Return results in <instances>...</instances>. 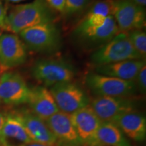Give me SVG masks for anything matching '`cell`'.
Instances as JSON below:
<instances>
[{"mask_svg":"<svg viewBox=\"0 0 146 146\" xmlns=\"http://www.w3.org/2000/svg\"><path fill=\"white\" fill-rule=\"evenodd\" d=\"M54 11L45 0H34L32 2L14 5L7 14L5 31L18 34L27 28L54 23Z\"/></svg>","mask_w":146,"mask_h":146,"instance_id":"obj_1","label":"cell"},{"mask_svg":"<svg viewBox=\"0 0 146 146\" xmlns=\"http://www.w3.org/2000/svg\"><path fill=\"white\" fill-rule=\"evenodd\" d=\"M18 34L25 46L34 52L52 54L61 47V35L54 23L27 28Z\"/></svg>","mask_w":146,"mask_h":146,"instance_id":"obj_2","label":"cell"},{"mask_svg":"<svg viewBox=\"0 0 146 146\" xmlns=\"http://www.w3.org/2000/svg\"><path fill=\"white\" fill-rule=\"evenodd\" d=\"M131 60L143 59L133 48L125 32H120L112 40L97 49L91 56V61L95 66Z\"/></svg>","mask_w":146,"mask_h":146,"instance_id":"obj_3","label":"cell"},{"mask_svg":"<svg viewBox=\"0 0 146 146\" xmlns=\"http://www.w3.org/2000/svg\"><path fill=\"white\" fill-rule=\"evenodd\" d=\"M35 80L45 87H52L60 83L72 81L75 76L74 68L62 59L46 58L36 61L31 68Z\"/></svg>","mask_w":146,"mask_h":146,"instance_id":"obj_4","label":"cell"},{"mask_svg":"<svg viewBox=\"0 0 146 146\" xmlns=\"http://www.w3.org/2000/svg\"><path fill=\"white\" fill-rule=\"evenodd\" d=\"M85 84L96 96L131 97L137 92L135 81H124L96 72H89Z\"/></svg>","mask_w":146,"mask_h":146,"instance_id":"obj_5","label":"cell"},{"mask_svg":"<svg viewBox=\"0 0 146 146\" xmlns=\"http://www.w3.org/2000/svg\"><path fill=\"white\" fill-rule=\"evenodd\" d=\"M60 111L71 114L89 105L86 93L72 81L60 83L50 89Z\"/></svg>","mask_w":146,"mask_h":146,"instance_id":"obj_6","label":"cell"},{"mask_svg":"<svg viewBox=\"0 0 146 146\" xmlns=\"http://www.w3.org/2000/svg\"><path fill=\"white\" fill-rule=\"evenodd\" d=\"M112 16L120 32L128 33L143 29L145 27V8L130 0H114Z\"/></svg>","mask_w":146,"mask_h":146,"instance_id":"obj_7","label":"cell"},{"mask_svg":"<svg viewBox=\"0 0 146 146\" xmlns=\"http://www.w3.org/2000/svg\"><path fill=\"white\" fill-rule=\"evenodd\" d=\"M120 32L114 16H110L103 25L85 29L75 28L73 35L76 41L87 48H99ZM97 48V49H98Z\"/></svg>","mask_w":146,"mask_h":146,"instance_id":"obj_8","label":"cell"},{"mask_svg":"<svg viewBox=\"0 0 146 146\" xmlns=\"http://www.w3.org/2000/svg\"><path fill=\"white\" fill-rule=\"evenodd\" d=\"M30 92L24 78L18 72L7 71L0 76V101L14 106L27 103Z\"/></svg>","mask_w":146,"mask_h":146,"instance_id":"obj_9","label":"cell"},{"mask_svg":"<svg viewBox=\"0 0 146 146\" xmlns=\"http://www.w3.org/2000/svg\"><path fill=\"white\" fill-rule=\"evenodd\" d=\"M90 106L102 122L113 121L120 115L136 110V102L131 97L96 96Z\"/></svg>","mask_w":146,"mask_h":146,"instance_id":"obj_10","label":"cell"},{"mask_svg":"<svg viewBox=\"0 0 146 146\" xmlns=\"http://www.w3.org/2000/svg\"><path fill=\"white\" fill-rule=\"evenodd\" d=\"M71 121L83 146H98L96 135L102 121L90 105L70 114Z\"/></svg>","mask_w":146,"mask_h":146,"instance_id":"obj_11","label":"cell"},{"mask_svg":"<svg viewBox=\"0 0 146 146\" xmlns=\"http://www.w3.org/2000/svg\"><path fill=\"white\" fill-rule=\"evenodd\" d=\"M15 112L33 142L48 146H57L56 139L44 120L30 110L23 109Z\"/></svg>","mask_w":146,"mask_h":146,"instance_id":"obj_12","label":"cell"},{"mask_svg":"<svg viewBox=\"0 0 146 146\" xmlns=\"http://www.w3.org/2000/svg\"><path fill=\"white\" fill-rule=\"evenodd\" d=\"M45 123L56 137L57 146H83L70 114L59 111L45 120Z\"/></svg>","mask_w":146,"mask_h":146,"instance_id":"obj_13","label":"cell"},{"mask_svg":"<svg viewBox=\"0 0 146 146\" xmlns=\"http://www.w3.org/2000/svg\"><path fill=\"white\" fill-rule=\"evenodd\" d=\"M27 47L21 38L14 33H4L0 36V63L9 68L25 62Z\"/></svg>","mask_w":146,"mask_h":146,"instance_id":"obj_14","label":"cell"},{"mask_svg":"<svg viewBox=\"0 0 146 146\" xmlns=\"http://www.w3.org/2000/svg\"><path fill=\"white\" fill-rule=\"evenodd\" d=\"M27 104L30 110L45 121L60 111L50 89L42 85L30 88Z\"/></svg>","mask_w":146,"mask_h":146,"instance_id":"obj_15","label":"cell"},{"mask_svg":"<svg viewBox=\"0 0 146 146\" xmlns=\"http://www.w3.org/2000/svg\"><path fill=\"white\" fill-rule=\"evenodd\" d=\"M32 142L15 111L7 112L0 133L1 146H25Z\"/></svg>","mask_w":146,"mask_h":146,"instance_id":"obj_16","label":"cell"},{"mask_svg":"<svg viewBox=\"0 0 146 146\" xmlns=\"http://www.w3.org/2000/svg\"><path fill=\"white\" fill-rule=\"evenodd\" d=\"M127 137L142 142L146 137V118L137 110L126 112L113 120Z\"/></svg>","mask_w":146,"mask_h":146,"instance_id":"obj_17","label":"cell"},{"mask_svg":"<svg viewBox=\"0 0 146 146\" xmlns=\"http://www.w3.org/2000/svg\"><path fill=\"white\" fill-rule=\"evenodd\" d=\"M145 64V60H131L95 66L96 73L124 81H135L138 72Z\"/></svg>","mask_w":146,"mask_h":146,"instance_id":"obj_18","label":"cell"},{"mask_svg":"<svg viewBox=\"0 0 146 146\" xmlns=\"http://www.w3.org/2000/svg\"><path fill=\"white\" fill-rule=\"evenodd\" d=\"M114 0H99L91 6L86 15L78 24L76 28L85 29L103 25L110 16H112Z\"/></svg>","mask_w":146,"mask_h":146,"instance_id":"obj_19","label":"cell"},{"mask_svg":"<svg viewBox=\"0 0 146 146\" xmlns=\"http://www.w3.org/2000/svg\"><path fill=\"white\" fill-rule=\"evenodd\" d=\"M98 146H131V144L116 124L102 122L96 135Z\"/></svg>","mask_w":146,"mask_h":146,"instance_id":"obj_20","label":"cell"},{"mask_svg":"<svg viewBox=\"0 0 146 146\" xmlns=\"http://www.w3.org/2000/svg\"><path fill=\"white\" fill-rule=\"evenodd\" d=\"M128 36L133 48L145 60L146 57V33L143 29L134 30L128 32Z\"/></svg>","mask_w":146,"mask_h":146,"instance_id":"obj_21","label":"cell"},{"mask_svg":"<svg viewBox=\"0 0 146 146\" xmlns=\"http://www.w3.org/2000/svg\"><path fill=\"white\" fill-rule=\"evenodd\" d=\"M90 0H65V8L64 14L66 15H73L83 10Z\"/></svg>","mask_w":146,"mask_h":146,"instance_id":"obj_22","label":"cell"},{"mask_svg":"<svg viewBox=\"0 0 146 146\" xmlns=\"http://www.w3.org/2000/svg\"><path fill=\"white\" fill-rule=\"evenodd\" d=\"M135 83L137 91H139L142 95H145L146 92V64L143 66L138 72L135 79Z\"/></svg>","mask_w":146,"mask_h":146,"instance_id":"obj_23","label":"cell"},{"mask_svg":"<svg viewBox=\"0 0 146 146\" xmlns=\"http://www.w3.org/2000/svg\"><path fill=\"white\" fill-rule=\"evenodd\" d=\"M45 1L53 10L64 14L65 8V0H45Z\"/></svg>","mask_w":146,"mask_h":146,"instance_id":"obj_24","label":"cell"},{"mask_svg":"<svg viewBox=\"0 0 146 146\" xmlns=\"http://www.w3.org/2000/svg\"><path fill=\"white\" fill-rule=\"evenodd\" d=\"M7 17V8L5 5L0 0V28L2 30L5 29V20Z\"/></svg>","mask_w":146,"mask_h":146,"instance_id":"obj_25","label":"cell"},{"mask_svg":"<svg viewBox=\"0 0 146 146\" xmlns=\"http://www.w3.org/2000/svg\"><path fill=\"white\" fill-rule=\"evenodd\" d=\"M6 112H4V111L0 108V133H1V130H2L3 126L4 125L5 118H6Z\"/></svg>","mask_w":146,"mask_h":146,"instance_id":"obj_26","label":"cell"},{"mask_svg":"<svg viewBox=\"0 0 146 146\" xmlns=\"http://www.w3.org/2000/svg\"><path fill=\"white\" fill-rule=\"evenodd\" d=\"M130 1L143 8H145L146 5V0H130Z\"/></svg>","mask_w":146,"mask_h":146,"instance_id":"obj_27","label":"cell"},{"mask_svg":"<svg viewBox=\"0 0 146 146\" xmlns=\"http://www.w3.org/2000/svg\"><path fill=\"white\" fill-rule=\"evenodd\" d=\"M9 70H10V68H8V67L2 65L1 63H0V76L2 75L3 73L7 72V71H8Z\"/></svg>","mask_w":146,"mask_h":146,"instance_id":"obj_28","label":"cell"},{"mask_svg":"<svg viewBox=\"0 0 146 146\" xmlns=\"http://www.w3.org/2000/svg\"><path fill=\"white\" fill-rule=\"evenodd\" d=\"M25 146H48V145H43V144L36 143V142L32 141V142H31V143L27 144Z\"/></svg>","mask_w":146,"mask_h":146,"instance_id":"obj_29","label":"cell"},{"mask_svg":"<svg viewBox=\"0 0 146 146\" xmlns=\"http://www.w3.org/2000/svg\"><path fill=\"white\" fill-rule=\"evenodd\" d=\"M5 1H8V2L18 3V2H21V1H25V0H5Z\"/></svg>","mask_w":146,"mask_h":146,"instance_id":"obj_30","label":"cell"},{"mask_svg":"<svg viewBox=\"0 0 146 146\" xmlns=\"http://www.w3.org/2000/svg\"><path fill=\"white\" fill-rule=\"evenodd\" d=\"M1 32H2V29L0 28V36L1 35Z\"/></svg>","mask_w":146,"mask_h":146,"instance_id":"obj_31","label":"cell"},{"mask_svg":"<svg viewBox=\"0 0 146 146\" xmlns=\"http://www.w3.org/2000/svg\"><path fill=\"white\" fill-rule=\"evenodd\" d=\"M2 104H1V101H0V106H1V105Z\"/></svg>","mask_w":146,"mask_h":146,"instance_id":"obj_32","label":"cell"},{"mask_svg":"<svg viewBox=\"0 0 146 146\" xmlns=\"http://www.w3.org/2000/svg\"><path fill=\"white\" fill-rule=\"evenodd\" d=\"M0 146H1V145H0Z\"/></svg>","mask_w":146,"mask_h":146,"instance_id":"obj_33","label":"cell"}]
</instances>
